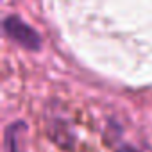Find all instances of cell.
<instances>
[{
    "label": "cell",
    "mask_w": 152,
    "mask_h": 152,
    "mask_svg": "<svg viewBox=\"0 0 152 152\" xmlns=\"http://www.w3.org/2000/svg\"><path fill=\"white\" fill-rule=\"evenodd\" d=\"M29 125L25 120H16L6 125L4 129V152H22L20 148V138L25 134Z\"/></svg>",
    "instance_id": "cell-3"
},
{
    "label": "cell",
    "mask_w": 152,
    "mask_h": 152,
    "mask_svg": "<svg viewBox=\"0 0 152 152\" xmlns=\"http://www.w3.org/2000/svg\"><path fill=\"white\" fill-rule=\"evenodd\" d=\"M2 31L7 39H11L13 43H16L18 47H22L29 52H39L43 47L41 34L32 25H29L23 18H20L18 15L6 16L2 22Z\"/></svg>",
    "instance_id": "cell-1"
},
{
    "label": "cell",
    "mask_w": 152,
    "mask_h": 152,
    "mask_svg": "<svg viewBox=\"0 0 152 152\" xmlns=\"http://www.w3.org/2000/svg\"><path fill=\"white\" fill-rule=\"evenodd\" d=\"M104 140L115 152H152V147H148L147 143L134 145L131 141H125L124 140V129L115 120L107 122L106 131H104Z\"/></svg>",
    "instance_id": "cell-2"
}]
</instances>
